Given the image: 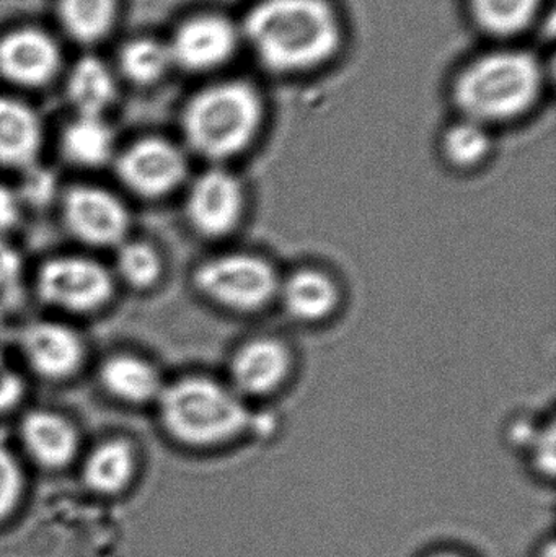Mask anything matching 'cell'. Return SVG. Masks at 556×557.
I'll return each instance as SVG.
<instances>
[{
    "instance_id": "1",
    "label": "cell",
    "mask_w": 556,
    "mask_h": 557,
    "mask_svg": "<svg viewBox=\"0 0 556 557\" xmlns=\"http://www.w3.org/2000/svg\"><path fill=\"white\" fill-rule=\"evenodd\" d=\"M242 38L268 71L299 74L338 52L343 29L329 0H260L245 16Z\"/></svg>"
},
{
    "instance_id": "2",
    "label": "cell",
    "mask_w": 556,
    "mask_h": 557,
    "mask_svg": "<svg viewBox=\"0 0 556 557\" xmlns=\"http://www.w3.org/2000/svg\"><path fill=\"white\" fill-rule=\"evenodd\" d=\"M544 69L534 54L502 49L469 62L454 82V101L467 120L483 126L528 113L544 88Z\"/></svg>"
},
{
    "instance_id": "3",
    "label": "cell",
    "mask_w": 556,
    "mask_h": 557,
    "mask_svg": "<svg viewBox=\"0 0 556 557\" xmlns=\"http://www.w3.org/2000/svg\"><path fill=\"white\" fill-rule=\"evenodd\" d=\"M156 409L163 431L178 444L193 448L227 444L251 424L247 399L228 383L205 375L165 382Z\"/></svg>"
},
{
    "instance_id": "4",
    "label": "cell",
    "mask_w": 556,
    "mask_h": 557,
    "mask_svg": "<svg viewBox=\"0 0 556 557\" xmlns=\"http://www.w3.org/2000/svg\"><path fill=\"white\" fill-rule=\"evenodd\" d=\"M264 104L254 85L225 81L209 85L186 104L182 131L191 152L225 162L248 149L260 134Z\"/></svg>"
},
{
    "instance_id": "5",
    "label": "cell",
    "mask_w": 556,
    "mask_h": 557,
    "mask_svg": "<svg viewBox=\"0 0 556 557\" xmlns=\"http://www.w3.org/2000/svg\"><path fill=\"white\" fill-rule=\"evenodd\" d=\"M281 277L260 255L227 251L202 261L193 273L196 290L225 310L250 313L277 297Z\"/></svg>"
},
{
    "instance_id": "6",
    "label": "cell",
    "mask_w": 556,
    "mask_h": 557,
    "mask_svg": "<svg viewBox=\"0 0 556 557\" xmlns=\"http://www.w3.org/2000/svg\"><path fill=\"white\" fill-rule=\"evenodd\" d=\"M113 271L94 257L62 253L39 264L35 290L52 310L74 317L104 310L116 294Z\"/></svg>"
},
{
    "instance_id": "7",
    "label": "cell",
    "mask_w": 556,
    "mask_h": 557,
    "mask_svg": "<svg viewBox=\"0 0 556 557\" xmlns=\"http://www.w3.org/2000/svg\"><path fill=\"white\" fill-rule=\"evenodd\" d=\"M113 165L121 185L147 201L173 195L188 180L186 153L163 137L134 140L116 153Z\"/></svg>"
},
{
    "instance_id": "8",
    "label": "cell",
    "mask_w": 556,
    "mask_h": 557,
    "mask_svg": "<svg viewBox=\"0 0 556 557\" xmlns=\"http://www.w3.org/2000/svg\"><path fill=\"white\" fill-rule=\"evenodd\" d=\"M59 206L65 231L85 247L116 248L129 238V209L120 196L103 186H71Z\"/></svg>"
},
{
    "instance_id": "9",
    "label": "cell",
    "mask_w": 556,
    "mask_h": 557,
    "mask_svg": "<svg viewBox=\"0 0 556 557\" xmlns=\"http://www.w3.org/2000/svg\"><path fill=\"white\" fill-rule=\"evenodd\" d=\"M245 189L228 170L214 166L193 180L185 198L189 227L206 238L232 234L244 219Z\"/></svg>"
},
{
    "instance_id": "10",
    "label": "cell",
    "mask_w": 556,
    "mask_h": 557,
    "mask_svg": "<svg viewBox=\"0 0 556 557\" xmlns=\"http://www.w3.org/2000/svg\"><path fill=\"white\" fill-rule=\"evenodd\" d=\"M20 352L28 369L48 382L74 379L87 362V343L71 324L36 320L20 333Z\"/></svg>"
},
{
    "instance_id": "11",
    "label": "cell",
    "mask_w": 556,
    "mask_h": 557,
    "mask_svg": "<svg viewBox=\"0 0 556 557\" xmlns=\"http://www.w3.org/2000/svg\"><path fill=\"white\" fill-rule=\"evenodd\" d=\"M240 29L219 13H201L178 26L169 45L173 65L188 72H209L234 58Z\"/></svg>"
},
{
    "instance_id": "12",
    "label": "cell",
    "mask_w": 556,
    "mask_h": 557,
    "mask_svg": "<svg viewBox=\"0 0 556 557\" xmlns=\"http://www.w3.org/2000/svg\"><path fill=\"white\" fill-rule=\"evenodd\" d=\"M61 69V49L38 28H18L0 38V75L23 88L48 85Z\"/></svg>"
},
{
    "instance_id": "13",
    "label": "cell",
    "mask_w": 556,
    "mask_h": 557,
    "mask_svg": "<svg viewBox=\"0 0 556 557\" xmlns=\"http://www.w3.org/2000/svg\"><path fill=\"white\" fill-rule=\"evenodd\" d=\"M293 356L274 337H255L242 344L231 359L228 385L242 398H261L280 389L289 379Z\"/></svg>"
},
{
    "instance_id": "14",
    "label": "cell",
    "mask_w": 556,
    "mask_h": 557,
    "mask_svg": "<svg viewBox=\"0 0 556 557\" xmlns=\"http://www.w3.org/2000/svg\"><path fill=\"white\" fill-rule=\"evenodd\" d=\"M98 385L113 401L121 405L156 406L165 380L159 367L134 352H114L98 367Z\"/></svg>"
},
{
    "instance_id": "15",
    "label": "cell",
    "mask_w": 556,
    "mask_h": 557,
    "mask_svg": "<svg viewBox=\"0 0 556 557\" xmlns=\"http://www.w3.org/2000/svg\"><path fill=\"white\" fill-rule=\"evenodd\" d=\"M20 441L29 457L46 468H62L74 460L81 435L74 422L55 409L36 408L20 422Z\"/></svg>"
},
{
    "instance_id": "16",
    "label": "cell",
    "mask_w": 556,
    "mask_h": 557,
    "mask_svg": "<svg viewBox=\"0 0 556 557\" xmlns=\"http://www.w3.org/2000/svg\"><path fill=\"white\" fill-rule=\"evenodd\" d=\"M45 127L35 108L12 97H0V169L26 172L38 165Z\"/></svg>"
},
{
    "instance_id": "17",
    "label": "cell",
    "mask_w": 556,
    "mask_h": 557,
    "mask_svg": "<svg viewBox=\"0 0 556 557\" xmlns=\"http://www.w3.org/2000/svg\"><path fill=\"white\" fill-rule=\"evenodd\" d=\"M277 297L291 317L299 321H322L336 310L339 288L335 278L316 268H302L281 278Z\"/></svg>"
},
{
    "instance_id": "18",
    "label": "cell",
    "mask_w": 556,
    "mask_h": 557,
    "mask_svg": "<svg viewBox=\"0 0 556 557\" xmlns=\"http://www.w3.org/2000/svg\"><path fill=\"white\" fill-rule=\"evenodd\" d=\"M61 152L78 169L97 170L113 163L118 153L113 127L104 117L75 114L62 131Z\"/></svg>"
},
{
    "instance_id": "19",
    "label": "cell",
    "mask_w": 556,
    "mask_h": 557,
    "mask_svg": "<svg viewBox=\"0 0 556 557\" xmlns=\"http://www.w3.org/2000/svg\"><path fill=\"white\" fill-rule=\"evenodd\" d=\"M116 97V77L98 58L81 59L69 74L67 98L75 114L104 117Z\"/></svg>"
},
{
    "instance_id": "20",
    "label": "cell",
    "mask_w": 556,
    "mask_h": 557,
    "mask_svg": "<svg viewBox=\"0 0 556 557\" xmlns=\"http://www.w3.org/2000/svg\"><path fill=\"white\" fill-rule=\"evenodd\" d=\"M136 465V448L127 438H108L88 454L85 483L98 493H118L133 480Z\"/></svg>"
},
{
    "instance_id": "21",
    "label": "cell",
    "mask_w": 556,
    "mask_h": 557,
    "mask_svg": "<svg viewBox=\"0 0 556 557\" xmlns=\"http://www.w3.org/2000/svg\"><path fill=\"white\" fill-rule=\"evenodd\" d=\"M114 250L116 255L111 271L116 284H124L134 292H149L160 284L165 263L156 245L129 237Z\"/></svg>"
},
{
    "instance_id": "22",
    "label": "cell",
    "mask_w": 556,
    "mask_h": 557,
    "mask_svg": "<svg viewBox=\"0 0 556 557\" xmlns=\"http://www.w3.org/2000/svg\"><path fill=\"white\" fill-rule=\"evenodd\" d=\"M58 15L69 38L94 45L113 29L118 0H58Z\"/></svg>"
},
{
    "instance_id": "23",
    "label": "cell",
    "mask_w": 556,
    "mask_h": 557,
    "mask_svg": "<svg viewBox=\"0 0 556 557\" xmlns=\"http://www.w3.org/2000/svg\"><path fill=\"white\" fill-rule=\"evenodd\" d=\"M542 0H470V12L480 28L493 36H515L538 16Z\"/></svg>"
},
{
    "instance_id": "24",
    "label": "cell",
    "mask_w": 556,
    "mask_h": 557,
    "mask_svg": "<svg viewBox=\"0 0 556 557\" xmlns=\"http://www.w3.org/2000/svg\"><path fill=\"white\" fill-rule=\"evenodd\" d=\"M172 65L169 45L159 39H134L120 52V71L136 85L156 84Z\"/></svg>"
},
{
    "instance_id": "25",
    "label": "cell",
    "mask_w": 556,
    "mask_h": 557,
    "mask_svg": "<svg viewBox=\"0 0 556 557\" xmlns=\"http://www.w3.org/2000/svg\"><path fill=\"white\" fill-rule=\"evenodd\" d=\"M444 159L457 169H473L485 162L492 152L489 127L477 121L460 120L444 133L441 140Z\"/></svg>"
},
{
    "instance_id": "26",
    "label": "cell",
    "mask_w": 556,
    "mask_h": 557,
    "mask_svg": "<svg viewBox=\"0 0 556 557\" xmlns=\"http://www.w3.org/2000/svg\"><path fill=\"white\" fill-rule=\"evenodd\" d=\"M23 474L7 437L0 432V519L9 516L22 496Z\"/></svg>"
},
{
    "instance_id": "27",
    "label": "cell",
    "mask_w": 556,
    "mask_h": 557,
    "mask_svg": "<svg viewBox=\"0 0 556 557\" xmlns=\"http://www.w3.org/2000/svg\"><path fill=\"white\" fill-rule=\"evenodd\" d=\"M25 276V261L9 238H0V304H9L20 292Z\"/></svg>"
},
{
    "instance_id": "28",
    "label": "cell",
    "mask_w": 556,
    "mask_h": 557,
    "mask_svg": "<svg viewBox=\"0 0 556 557\" xmlns=\"http://www.w3.org/2000/svg\"><path fill=\"white\" fill-rule=\"evenodd\" d=\"M25 208L18 188L0 182V238H7L22 224Z\"/></svg>"
},
{
    "instance_id": "29",
    "label": "cell",
    "mask_w": 556,
    "mask_h": 557,
    "mask_svg": "<svg viewBox=\"0 0 556 557\" xmlns=\"http://www.w3.org/2000/svg\"><path fill=\"white\" fill-rule=\"evenodd\" d=\"M26 395V382L22 373L5 366L0 369V416L20 408Z\"/></svg>"
},
{
    "instance_id": "30",
    "label": "cell",
    "mask_w": 556,
    "mask_h": 557,
    "mask_svg": "<svg viewBox=\"0 0 556 557\" xmlns=\"http://www.w3.org/2000/svg\"><path fill=\"white\" fill-rule=\"evenodd\" d=\"M534 463L542 473L552 476L555 470V432L554 428L534 434Z\"/></svg>"
},
{
    "instance_id": "31",
    "label": "cell",
    "mask_w": 556,
    "mask_h": 557,
    "mask_svg": "<svg viewBox=\"0 0 556 557\" xmlns=\"http://www.w3.org/2000/svg\"><path fill=\"white\" fill-rule=\"evenodd\" d=\"M428 557H467V556L459 555V553L441 552V553H436V555H431Z\"/></svg>"
},
{
    "instance_id": "32",
    "label": "cell",
    "mask_w": 556,
    "mask_h": 557,
    "mask_svg": "<svg viewBox=\"0 0 556 557\" xmlns=\"http://www.w3.org/2000/svg\"><path fill=\"white\" fill-rule=\"evenodd\" d=\"M7 307L0 304V330H2L3 323H5Z\"/></svg>"
},
{
    "instance_id": "33",
    "label": "cell",
    "mask_w": 556,
    "mask_h": 557,
    "mask_svg": "<svg viewBox=\"0 0 556 557\" xmlns=\"http://www.w3.org/2000/svg\"><path fill=\"white\" fill-rule=\"evenodd\" d=\"M5 366H9V363H7L5 352H3L2 347H0V369Z\"/></svg>"
}]
</instances>
